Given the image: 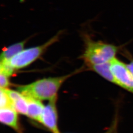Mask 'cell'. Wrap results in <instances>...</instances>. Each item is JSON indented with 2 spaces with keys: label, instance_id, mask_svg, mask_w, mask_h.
Returning <instances> with one entry per match:
<instances>
[{
  "label": "cell",
  "instance_id": "4",
  "mask_svg": "<svg viewBox=\"0 0 133 133\" xmlns=\"http://www.w3.org/2000/svg\"><path fill=\"white\" fill-rule=\"evenodd\" d=\"M110 70L117 85L133 93V76L127 64L114 58L110 61Z\"/></svg>",
  "mask_w": 133,
  "mask_h": 133
},
{
  "label": "cell",
  "instance_id": "8",
  "mask_svg": "<svg viewBox=\"0 0 133 133\" xmlns=\"http://www.w3.org/2000/svg\"><path fill=\"white\" fill-rule=\"evenodd\" d=\"M28 39H26L20 42L15 43L6 48H3L1 54L0 63H8L15 56L24 49L25 45Z\"/></svg>",
  "mask_w": 133,
  "mask_h": 133
},
{
  "label": "cell",
  "instance_id": "3",
  "mask_svg": "<svg viewBox=\"0 0 133 133\" xmlns=\"http://www.w3.org/2000/svg\"><path fill=\"white\" fill-rule=\"evenodd\" d=\"M62 33V31H59L54 36L42 45L24 49L8 63L14 70L28 66L41 57L49 47L57 42Z\"/></svg>",
  "mask_w": 133,
  "mask_h": 133
},
{
  "label": "cell",
  "instance_id": "9",
  "mask_svg": "<svg viewBox=\"0 0 133 133\" xmlns=\"http://www.w3.org/2000/svg\"><path fill=\"white\" fill-rule=\"evenodd\" d=\"M26 98L28 103V109L26 115L30 119L39 122L44 106L41 101L29 97Z\"/></svg>",
  "mask_w": 133,
  "mask_h": 133
},
{
  "label": "cell",
  "instance_id": "5",
  "mask_svg": "<svg viewBox=\"0 0 133 133\" xmlns=\"http://www.w3.org/2000/svg\"><path fill=\"white\" fill-rule=\"evenodd\" d=\"M57 98L49 101L48 105L44 106L39 121V123L52 133H61L58 128Z\"/></svg>",
  "mask_w": 133,
  "mask_h": 133
},
{
  "label": "cell",
  "instance_id": "1",
  "mask_svg": "<svg viewBox=\"0 0 133 133\" xmlns=\"http://www.w3.org/2000/svg\"><path fill=\"white\" fill-rule=\"evenodd\" d=\"M71 75L43 78L28 84L19 86L17 90L26 97L49 101L57 98L58 92L61 86Z\"/></svg>",
  "mask_w": 133,
  "mask_h": 133
},
{
  "label": "cell",
  "instance_id": "10",
  "mask_svg": "<svg viewBox=\"0 0 133 133\" xmlns=\"http://www.w3.org/2000/svg\"><path fill=\"white\" fill-rule=\"evenodd\" d=\"M89 67L104 79L117 85L116 81L110 70V62L94 65Z\"/></svg>",
  "mask_w": 133,
  "mask_h": 133
},
{
  "label": "cell",
  "instance_id": "14",
  "mask_svg": "<svg viewBox=\"0 0 133 133\" xmlns=\"http://www.w3.org/2000/svg\"><path fill=\"white\" fill-rule=\"evenodd\" d=\"M127 66L133 76V61H131L128 64H127Z\"/></svg>",
  "mask_w": 133,
  "mask_h": 133
},
{
  "label": "cell",
  "instance_id": "2",
  "mask_svg": "<svg viewBox=\"0 0 133 133\" xmlns=\"http://www.w3.org/2000/svg\"><path fill=\"white\" fill-rule=\"evenodd\" d=\"M85 50L82 57L89 66L110 62L118 51L117 47L100 41H94L88 35H83Z\"/></svg>",
  "mask_w": 133,
  "mask_h": 133
},
{
  "label": "cell",
  "instance_id": "6",
  "mask_svg": "<svg viewBox=\"0 0 133 133\" xmlns=\"http://www.w3.org/2000/svg\"><path fill=\"white\" fill-rule=\"evenodd\" d=\"M17 112L13 108H2L0 109V121L13 129L18 133H22L19 126Z\"/></svg>",
  "mask_w": 133,
  "mask_h": 133
},
{
  "label": "cell",
  "instance_id": "12",
  "mask_svg": "<svg viewBox=\"0 0 133 133\" xmlns=\"http://www.w3.org/2000/svg\"><path fill=\"white\" fill-rule=\"evenodd\" d=\"M10 76L4 72L0 71V86L1 88H8L10 86Z\"/></svg>",
  "mask_w": 133,
  "mask_h": 133
},
{
  "label": "cell",
  "instance_id": "7",
  "mask_svg": "<svg viewBox=\"0 0 133 133\" xmlns=\"http://www.w3.org/2000/svg\"><path fill=\"white\" fill-rule=\"evenodd\" d=\"M10 97L13 108L18 113L27 115L28 103L26 98L18 91H14L8 88H4Z\"/></svg>",
  "mask_w": 133,
  "mask_h": 133
},
{
  "label": "cell",
  "instance_id": "11",
  "mask_svg": "<svg viewBox=\"0 0 133 133\" xmlns=\"http://www.w3.org/2000/svg\"><path fill=\"white\" fill-rule=\"evenodd\" d=\"M0 107L1 109L8 108L14 109L9 96L3 88H1L0 90Z\"/></svg>",
  "mask_w": 133,
  "mask_h": 133
},
{
  "label": "cell",
  "instance_id": "13",
  "mask_svg": "<svg viewBox=\"0 0 133 133\" xmlns=\"http://www.w3.org/2000/svg\"><path fill=\"white\" fill-rule=\"evenodd\" d=\"M116 122H117L116 121H115L114 124L112 125V126L105 133H115L116 131V126H117Z\"/></svg>",
  "mask_w": 133,
  "mask_h": 133
}]
</instances>
